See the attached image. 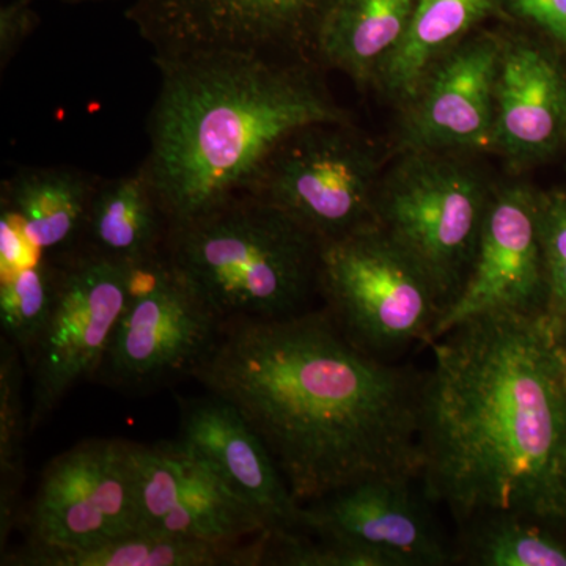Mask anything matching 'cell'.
Listing matches in <instances>:
<instances>
[{
	"mask_svg": "<svg viewBox=\"0 0 566 566\" xmlns=\"http://www.w3.org/2000/svg\"><path fill=\"white\" fill-rule=\"evenodd\" d=\"M539 240L545 259L547 314L566 315V197L538 199Z\"/></svg>",
	"mask_w": 566,
	"mask_h": 566,
	"instance_id": "cell-26",
	"label": "cell"
},
{
	"mask_svg": "<svg viewBox=\"0 0 566 566\" xmlns=\"http://www.w3.org/2000/svg\"><path fill=\"white\" fill-rule=\"evenodd\" d=\"M222 324L203 294L164 253L137 268L95 376L106 385L144 389L191 374L218 340Z\"/></svg>",
	"mask_w": 566,
	"mask_h": 566,
	"instance_id": "cell-8",
	"label": "cell"
},
{
	"mask_svg": "<svg viewBox=\"0 0 566 566\" xmlns=\"http://www.w3.org/2000/svg\"><path fill=\"white\" fill-rule=\"evenodd\" d=\"M504 39L472 33L446 52L403 106L401 151L494 150L495 80Z\"/></svg>",
	"mask_w": 566,
	"mask_h": 566,
	"instance_id": "cell-13",
	"label": "cell"
},
{
	"mask_svg": "<svg viewBox=\"0 0 566 566\" xmlns=\"http://www.w3.org/2000/svg\"><path fill=\"white\" fill-rule=\"evenodd\" d=\"M526 520L501 515L469 524V562L480 566H566L564 543Z\"/></svg>",
	"mask_w": 566,
	"mask_h": 566,
	"instance_id": "cell-25",
	"label": "cell"
},
{
	"mask_svg": "<svg viewBox=\"0 0 566 566\" xmlns=\"http://www.w3.org/2000/svg\"><path fill=\"white\" fill-rule=\"evenodd\" d=\"M28 549H88L140 532L132 442L91 439L55 457L29 509Z\"/></svg>",
	"mask_w": 566,
	"mask_h": 566,
	"instance_id": "cell-10",
	"label": "cell"
},
{
	"mask_svg": "<svg viewBox=\"0 0 566 566\" xmlns=\"http://www.w3.org/2000/svg\"><path fill=\"white\" fill-rule=\"evenodd\" d=\"M412 479L374 476L305 504L301 528L316 538L365 551L382 566L449 564V549L412 494Z\"/></svg>",
	"mask_w": 566,
	"mask_h": 566,
	"instance_id": "cell-15",
	"label": "cell"
},
{
	"mask_svg": "<svg viewBox=\"0 0 566 566\" xmlns=\"http://www.w3.org/2000/svg\"><path fill=\"white\" fill-rule=\"evenodd\" d=\"M180 441L259 515L271 535L300 531L303 505L262 438L233 405L211 394L181 405Z\"/></svg>",
	"mask_w": 566,
	"mask_h": 566,
	"instance_id": "cell-16",
	"label": "cell"
},
{
	"mask_svg": "<svg viewBox=\"0 0 566 566\" xmlns=\"http://www.w3.org/2000/svg\"><path fill=\"white\" fill-rule=\"evenodd\" d=\"M554 322L476 316L428 345L419 476L424 497L460 523L566 510V390Z\"/></svg>",
	"mask_w": 566,
	"mask_h": 566,
	"instance_id": "cell-2",
	"label": "cell"
},
{
	"mask_svg": "<svg viewBox=\"0 0 566 566\" xmlns=\"http://www.w3.org/2000/svg\"><path fill=\"white\" fill-rule=\"evenodd\" d=\"M319 248L303 226L241 192L172 223L164 253L226 322L300 314L318 286Z\"/></svg>",
	"mask_w": 566,
	"mask_h": 566,
	"instance_id": "cell-4",
	"label": "cell"
},
{
	"mask_svg": "<svg viewBox=\"0 0 566 566\" xmlns=\"http://www.w3.org/2000/svg\"><path fill=\"white\" fill-rule=\"evenodd\" d=\"M62 3H69V6H82V3H102L112 2V0H59Z\"/></svg>",
	"mask_w": 566,
	"mask_h": 566,
	"instance_id": "cell-30",
	"label": "cell"
},
{
	"mask_svg": "<svg viewBox=\"0 0 566 566\" xmlns=\"http://www.w3.org/2000/svg\"><path fill=\"white\" fill-rule=\"evenodd\" d=\"M159 92L144 166L172 223L245 191L290 134L352 123L311 63L240 50L153 55Z\"/></svg>",
	"mask_w": 566,
	"mask_h": 566,
	"instance_id": "cell-3",
	"label": "cell"
},
{
	"mask_svg": "<svg viewBox=\"0 0 566 566\" xmlns=\"http://www.w3.org/2000/svg\"><path fill=\"white\" fill-rule=\"evenodd\" d=\"M191 375L248 420L301 505L419 475L420 385L353 344L329 312L226 319Z\"/></svg>",
	"mask_w": 566,
	"mask_h": 566,
	"instance_id": "cell-1",
	"label": "cell"
},
{
	"mask_svg": "<svg viewBox=\"0 0 566 566\" xmlns=\"http://www.w3.org/2000/svg\"><path fill=\"white\" fill-rule=\"evenodd\" d=\"M39 255L13 212L0 207V275L13 273Z\"/></svg>",
	"mask_w": 566,
	"mask_h": 566,
	"instance_id": "cell-29",
	"label": "cell"
},
{
	"mask_svg": "<svg viewBox=\"0 0 566 566\" xmlns=\"http://www.w3.org/2000/svg\"><path fill=\"white\" fill-rule=\"evenodd\" d=\"M501 7L566 46V0H501Z\"/></svg>",
	"mask_w": 566,
	"mask_h": 566,
	"instance_id": "cell-28",
	"label": "cell"
},
{
	"mask_svg": "<svg viewBox=\"0 0 566 566\" xmlns=\"http://www.w3.org/2000/svg\"><path fill=\"white\" fill-rule=\"evenodd\" d=\"M33 0H10L0 7V66L6 70L39 25Z\"/></svg>",
	"mask_w": 566,
	"mask_h": 566,
	"instance_id": "cell-27",
	"label": "cell"
},
{
	"mask_svg": "<svg viewBox=\"0 0 566 566\" xmlns=\"http://www.w3.org/2000/svg\"><path fill=\"white\" fill-rule=\"evenodd\" d=\"M494 106L495 151L526 161L551 150L566 123V84L556 62L526 40L504 39Z\"/></svg>",
	"mask_w": 566,
	"mask_h": 566,
	"instance_id": "cell-17",
	"label": "cell"
},
{
	"mask_svg": "<svg viewBox=\"0 0 566 566\" xmlns=\"http://www.w3.org/2000/svg\"><path fill=\"white\" fill-rule=\"evenodd\" d=\"M61 259L54 311L28 359L31 431L57 408L71 387L95 376L139 268L82 248Z\"/></svg>",
	"mask_w": 566,
	"mask_h": 566,
	"instance_id": "cell-9",
	"label": "cell"
},
{
	"mask_svg": "<svg viewBox=\"0 0 566 566\" xmlns=\"http://www.w3.org/2000/svg\"><path fill=\"white\" fill-rule=\"evenodd\" d=\"M61 273V256L40 253L35 260L13 273L0 275L3 337L28 359L39 345L54 311Z\"/></svg>",
	"mask_w": 566,
	"mask_h": 566,
	"instance_id": "cell-23",
	"label": "cell"
},
{
	"mask_svg": "<svg viewBox=\"0 0 566 566\" xmlns=\"http://www.w3.org/2000/svg\"><path fill=\"white\" fill-rule=\"evenodd\" d=\"M417 0H334L315 40V59L342 71L357 87L376 84L400 46Z\"/></svg>",
	"mask_w": 566,
	"mask_h": 566,
	"instance_id": "cell-21",
	"label": "cell"
},
{
	"mask_svg": "<svg viewBox=\"0 0 566 566\" xmlns=\"http://www.w3.org/2000/svg\"><path fill=\"white\" fill-rule=\"evenodd\" d=\"M381 161L352 123H314L285 137L245 193L273 205L319 241L376 223Z\"/></svg>",
	"mask_w": 566,
	"mask_h": 566,
	"instance_id": "cell-6",
	"label": "cell"
},
{
	"mask_svg": "<svg viewBox=\"0 0 566 566\" xmlns=\"http://www.w3.org/2000/svg\"><path fill=\"white\" fill-rule=\"evenodd\" d=\"M270 546V534L241 542H211L136 532L88 549L25 547L21 554L3 557V560L32 566H252L268 564Z\"/></svg>",
	"mask_w": 566,
	"mask_h": 566,
	"instance_id": "cell-20",
	"label": "cell"
},
{
	"mask_svg": "<svg viewBox=\"0 0 566 566\" xmlns=\"http://www.w3.org/2000/svg\"><path fill=\"white\" fill-rule=\"evenodd\" d=\"M170 222L147 167L99 178L88 210L82 249L144 266L166 252Z\"/></svg>",
	"mask_w": 566,
	"mask_h": 566,
	"instance_id": "cell-19",
	"label": "cell"
},
{
	"mask_svg": "<svg viewBox=\"0 0 566 566\" xmlns=\"http://www.w3.org/2000/svg\"><path fill=\"white\" fill-rule=\"evenodd\" d=\"M20 349L2 337L0 348V538L2 549L18 516L24 486L25 436L31 433L22 398Z\"/></svg>",
	"mask_w": 566,
	"mask_h": 566,
	"instance_id": "cell-24",
	"label": "cell"
},
{
	"mask_svg": "<svg viewBox=\"0 0 566 566\" xmlns=\"http://www.w3.org/2000/svg\"><path fill=\"white\" fill-rule=\"evenodd\" d=\"M494 314H547L538 199L526 186L493 192L471 271L424 345L469 319Z\"/></svg>",
	"mask_w": 566,
	"mask_h": 566,
	"instance_id": "cell-12",
	"label": "cell"
},
{
	"mask_svg": "<svg viewBox=\"0 0 566 566\" xmlns=\"http://www.w3.org/2000/svg\"><path fill=\"white\" fill-rule=\"evenodd\" d=\"M562 376H564V386L566 390V354L562 353Z\"/></svg>",
	"mask_w": 566,
	"mask_h": 566,
	"instance_id": "cell-31",
	"label": "cell"
},
{
	"mask_svg": "<svg viewBox=\"0 0 566 566\" xmlns=\"http://www.w3.org/2000/svg\"><path fill=\"white\" fill-rule=\"evenodd\" d=\"M501 7V0H417L400 46L382 66L376 85L405 106L436 62Z\"/></svg>",
	"mask_w": 566,
	"mask_h": 566,
	"instance_id": "cell-22",
	"label": "cell"
},
{
	"mask_svg": "<svg viewBox=\"0 0 566 566\" xmlns=\"http://www.w3.org/2000/svg\"><path fill=\"white\" fill-rule=\"evenodd\" d=\"M334 0H133L125 11L153 55L240 50L315 59V40Z\"/></svg>",
	"mask_w": 566,
	"mask_h": 566,
	"instance_id": "cell-11",
	"label": "cell"
},
{
	"mask_svg": "<svg viewBox=\"0 0 566 566\" xmlns=\"http://www.w3.org/2000/svg\"><path fill=\"white\" fill-rule=\"evenodd\" d=\"M99 177L69 166L22 167L2 182L0 205L13 212L36 252L81 249Z\"/></svg>",
	"mask_w": 566,
	"mask_h": 566,
	"instance_id": "cell-18",
	"label": "cell"
},
{
	"mask_svg": "<svg viewBox=\"0 0 566 566\" xmlns=\"http://www.w3.org/2000/svg\"><path fill=\"white\" fill-rule=\"evenodd\" d=\"M401 153L379 185L376 223L423 271L444 312L471 271L494 191L461 155Z\"/></svg>",
	"mask_w": 566,
	"mask_h": 566,
	"instance_id": "cell-5",
	"label": "cell"
},
{
	"mask_svg": "<svg viewBox=\"0 0 566 566\" xmlns=\"http://www.w3.org/2000/svg\"><path fill=\"white\" fill-rule=\"evenodd\" d=\"M132 461L140 532L211 542L270 534L259 515L180 439L153 446L132 442Z\"/></svg>",
	"mask_w": 566,
	"mask_h": 566,
	"instance_id": "cell-14",
	"label": "cell"
},
{
	"mask_svg": "<svg viewBox=\"0 0 566 566\" xmlns=\"http://www.w3.org/2000/svg\"><path fill=\"white\" fill-rule=\"evenodd\" d=\"M318 289L342 333L368 353L424 344L442 314L427 275L378 223L323 241Z\"/></svg>",
	"mask_w": 566,
	"mask_h": 566,
	"instance_id": "cell-7",
	"label": "cell"
}]
</instances>
